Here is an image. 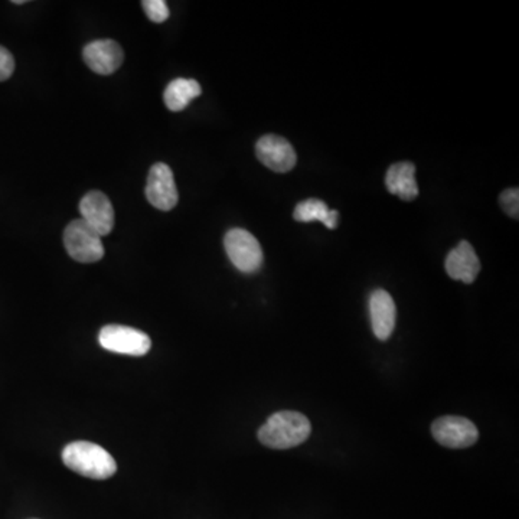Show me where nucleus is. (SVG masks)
<instances>
[{
  "label": "nucleus",
  "mask_w": 519,
  "mask_h": 519,
  "mask_svg": "<svg viewBox=\"0 0 519 519\" xmlns=\"http://www.w3.org/2000/svg\"><path fill=\"white\" fill-rule=\"evenodd\" d=\"M255 153L258 160L274 172H289L296 167L297 156L293 146L280 136H263L255 145Z\"/></svg>",
  "instance_id": "6e6552de"
},
{
  "label": "nucleus",
  "mask_w": 519,
  "mask_h": 519,
  "mask_svg": "<svg viewBox=\"0 0 519 519\" xmlns=\"http://www.w3.org/2000/svg\"><path fill=\"white\" fill-rule=\"evenodd\" d=\"M14 71V58L5 46L0 45V82H6Z\"/></svg>",
  "instance_id": "a211bd4d"
},
{
  "label": "nucleus",
  "mask_w": 519,
  "mask_h": 519,
  "mask_svg": "<svg viewBox=\"0 0 519 519\" xmlns=\"http://www.w3.org/2000/svg\"><path fill=\"white\" fill-rule=\"evenodd\" d=\"M385 185L392 195H397L403 201H413L418 195L416 167L410 162H399L392 165L385 175Z\"/></svg>",
  "instance_id": "ddd939ff"
},
{
  "label": "nucleus",
  "mask_w": 519,
  "mask_h": 519,
  "mask_svg": "<svg viewBox=\"0 0 519 519\" xmlns=\"http://www.w3.org/2000/svg\"><path fill=\"white\" fill-rule=\"evenodd\" d=\"M372 331L380 341H387L396 328L397 309L389 293L375 290L370 299Z\"/></svg>",
  "instance_id": "f8f14e48"
},
{
  "label": "nucleus",
  "mask_w": 519,
  "mask_h": 519,
  "mask_svg": "<svg viewBox=\"0 0 519 519\" xmlns=\"http://www.w3.org/2000/svg\"><path fill=\"white\" fill-rule=\"evenodd\" d=\"M82 221L89 224L100 237H106L114 226V208L103 192L91 191L80 202Z\"/></svg>",
  "instance_id": "9d476101"
},
{
  "label": "nucleus",
  "mask_w": 519,
  "mask_h": 519,
  "mask_svg": "<svg viewBox=\"0 0 519 519\" xmlns=\"http://www.w3.org/2000/svg\"><path fill=\"white\" fill-rule=\"evenodd\" d=\"M14 5H24L26 4L25 0H14Z\"/></svg>",
  "instance_id": "6ab92c4d"
},
{
  "label": "nucleus",
  "mask_w": 519,
  "mask_h": 519,
  "mask_svg": "<svg viewBox=\"0 0 519 519\" xmlns=\"http://www.w3.org/2000/svg\"><path fill=\"white\" fill-rule=\"evenodd\" d=\"M62 462L75 474L103 481L116 474L117 465L113 456L101 446L90 442H74L62 450Z\"/></svg>",
  "instance_id": "f03ea898"
},
{
  "label": "nucleus",
  "mask_w": 519,
  "mask_h": 519,
  "mask_svg": "<svg viewBox=\"0 0 519 519\" xmlns=\"http://www.w3.org/2000/svg\"><path fill=\"white\" fill-rule=\"evenodd\" d=\"M64 244L70 257L75 262L97 263L104 257L101 237L82 219H74L64 231Z\"/></svg>",
  "instance_id": "7ed1b4c3"
},
{
  "label": "nucleus",
  "mask_w": 519,
  "mask_h": 519,
  "mask_svg": "<svg viewBox=\"0 0 519 519\" xmlns=\"http://www.w3.org/2000/svg\"><path fill=\"white\" fill-rule=\"evenodd\" d=\"M224 247L231 263L243 273L257 272L263 264L262 245L253 234L243 228H233L226 234Z\"/></svg>",
  "instance_id": "20e7f679"
},
{
  "label": "nucleus",
  "mask_w": 519,
  "mask_h": 519,
  "mask_svg": "<svg viewBox=\"0 0 519 519\" xmlns=\"http://www.w3.org/2000/svg\"><path fill=\"white\" fill-rule=\"evenodd\" d=\"M312 433L308 417L297 411H279L258 430V440L270 449L286 450L308 440Z\"/></svg>",
  "instance_id": "f257e3e1"
},
{
  "label": "nucleus",
  "mask_w": 519,
  "mask_h": 519,
  "mask_svg": "<svg viewBox=\"0 0 519 519\" xmlns=\"http://www.w3.org/2000/svg\"><path fill=\"white\" fill-rule=\"evenodd\" d=\"M141 6L145 9L148 18L155 24H162L169 18V9L167 2L163 0H143Z\"/></svg>",
  "instance_id": "dca6fc26"
},
{
  "label": "nucleus",
  "mask_w": 519,
  "mask_h": 519,
  "mask_svg": "<svg viewBox=\"0 0 519 519\" xmlns=\"http://www.w3.org/2000/svg\"><path fill=\"white\" fill-rule=\"evenodd\" d=\"M99 342L110 352L130 357H143L152 346V341L145 332L121 325L104 326L100 331Z\"/></svg>",
  "instance_id": "39448f33"
},
{
  "label": "nucleus",
  "mask_w": 519,
  "mask_h": 519,
  "mask_svg": "<svg viewBox=\"0 0 519 519\" xmlns=\"http://www.w3.org/2000/svg\"><path fill=\"white\" fill-rule=\"evenodd\" d=\"M146 198L150 206L160 211H170L177 207L179 201L177 184L172 169L165 163H156L150 168L146 184Z\"/></svg>",
  "instance_id": "0eeeda50"
},
{
  "label": "nucleus",
  "mask_w": 519,
  "mask_h": 519,
  "mask_svg": "<svg viewBox=\"0 0 519 519\" xmlns=\"http://www.w3.org/2000/svg\"><path fill=\"white\" fill-rule=\"evenodd\" d=\"M201 94L202 89L198 82L191 78H177L163 92V101L170 111H182Z\"/></svg>",
  "instance_id": "4468645a"
},
{
  "label": "nucleus",
  "mask_w": 519,
  "mask_h": 519,
  "mask_svg": "<svg viewBox=\"0 0 519 519\" xmlns=\"http://www.w3.org/2000/svg\"><path fill=\"white\" fill-rule=\"evenodd\" d=\"M431 433L440 445L450 449H466L479 437V431L472 421L456 416L437 418L431 426Z\"/></svg>",
  "instance_id": "423d86ee"
},
{
  "label": "nucleus",
  "mask_w": 519,
  "mask_h": 519,
  "mask_svg": "<svg viewBox=\"0 0 519 519\" xmlns=\"http://www.w3.org/2000/svg\"><path fill=\"white\" fill-rule=\"evenodd\" d=\"M293 218L299 223L321 221L329 230H335L340 216L335 209L331 211L325 202L321 199H306L294 208Z\"/></svg>",
  "instance_id": "2eb2a0df"
},
{
  "label": "nucleus",
  "mask_w": 519,
  "mask_h": 519,
  "mask_svg": "<svg viewBox=\"0 0 519 519\" xmlns=\"http://www.w3.org/2000/svg\"><path fill=\"white\" fill-rule=\"evenodd\" d=\"M446 272L452 279L460 280L466 284L475 282L481 272V262L472 244L462 241L457 247L450 251L446 258Z\"/></svg>",
  "instance_id": "9b49d317"
},
{
  "label": "nucleus",
  "mask_w": 519,
  "mask_h": 519,
  "mask_svg": "<svg viewBox=\"0 0 519 519\" xmlns=\"http://www.w3.org/2000/svg\"><path fill=\"white\" fill-rule=\"evenodd\" d=\"M82 58L90 70L100 75H110L123 64L124 53L113 39H99L85 46Z\"/></svg>",
  "instance_id": "1a4fd4ad"
},
{
  "label": "nucleus",
  "mask_w": 519,
  "mask_h": 519,
  "mask_svg": "<svg viewBox=\"0 0 519 519\" xmlns=\"http://www.w3.org/2000/svg\"><path fill=\"white\" fill-rule=\"evenodd\" d=\"M499 201H501V207L504 211L508 214L509 216L513 218H518L519 212V192L516 187H511V189H506L505 192H502L501 197H499Z\"/></svg>",
  "instance_id": "f3484780"
}]
</instances>
